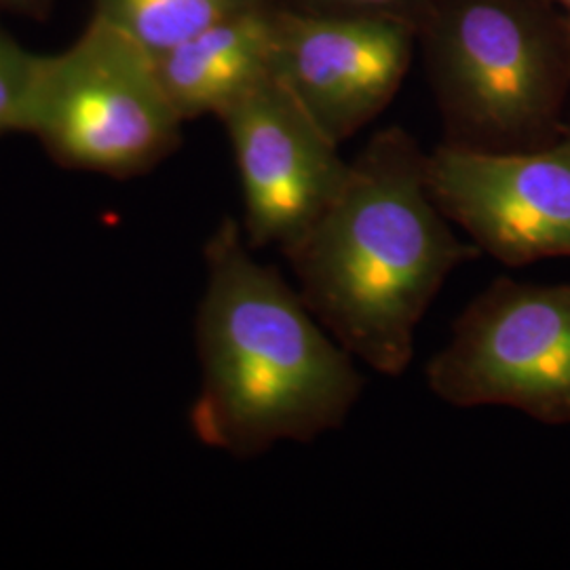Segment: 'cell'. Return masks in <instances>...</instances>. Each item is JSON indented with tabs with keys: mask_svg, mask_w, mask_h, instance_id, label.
Listing matches in <instances>:
<instances>
[{
	"mask_svg": "<svg viewBox=\"0 0 570 570\" xmlns=\"http://www.w3.org/2000/svg\"><path fill=\"white\" fill-rule=\"evenodd\" d=\"M204 256L202 385L190 406L197 440L249 459L279 442L311 444L343 428L364 391L355 357L277 268L252 256L233 218L212 233Z\"/></svg>",
	"mask_w": 570,
	"mask_h": 570,
	"instance_id": "obj_1",
	"label": "cell"
},
{
	"mask_svg": "<svg viewBox=\"0 0 570 570\" xmlns=\"http://www.w3.org/2000/svg\"><path fill=\"white\" fill-rule=\"evenodd\" d=\"M449 223L429 193L428 159L404 134L385 131L284 256L317 322L355 360L400 376L450 273L482 256Z\"/></svg>",
	"mask_w": 570,
	"mask_h": 570,
	"instance_id": "obj_2",
	"label": "cell"
},
{
	"mask_svg": "<svg viewBox=\"0 0 570 570\" xmlns=\"http://www.w3.org/2000/svg\"><path fill=\"white\" fill-rule=\"evenodd\" d=\"M183 122L155 56L91 18L68 49L41 56L20 131L63 167L131 178L178 146Z\"/></svg>",
	"mask_w": 570,
	"mask_h": 570,
	"instance_id": "obj_3",
	"label": "cell"
},
{
	"mask_svg": "<svg viewBox=\"0 0 570 570\" xmlns=\"http://www.w3.org/2000/svg\"><path fill=\"white\" fill-rule=\"evenodd\" d=\"M428 385L450 406H508L570 425V284H490L431 357Z\"/></svg>",
	"mask_w": 570,
	"mask_h": 570,
	"instance_id": "obj_4",
	"label": "cell"
},
{
	"mask_svg": "<svg viewBox=\"0 0 570 570\" xmlns=\"http://www.w3.org/2000/svg\"><path fill=\"white\" fill-rule=\"evenodd\" d=\"M433 202L508 266L570 258V138L541 148L446 144L428 159Z\"/></svg>",
	"mask_w": 570,
	"mask_h": 570,
	"instance_id": "obj_5",
	"label": "cell"
},
{
	"mask_svg": "<svg viewBox=\"0 0 570 570\" xmlns=\"http://www.w3.org/2000/svg\"><path fill=\"white\" fill-rule=\"evenodd\" d=\"M225 122L244 193V235L252 249L282 254L320 220L345 183V164L324 127L277 72L218 117Z\"/></svg>",
	"mask_w": 570,
	"mask_h": 570,
	"instance_id": "obj_6",
	"label": "cell"
},
{
	"mask_svg": "<svg viewBox=\"0 0 570 570\" xmlns=\"http://www.w3.org/2000/svg\"><path fill=\"white\" fill-rule=\"evenodd\" d=\"M446 98L461 146L513 150L550 119V68L537 37L501 2L473 0L450 23ZM454 144V142H452Z\"/></svg>",
	"mask_w": 570,
	"mask_h": 570,
	"instance_id": "obj_7",
	"label": "cell"
},
{
	"mask_svg": "<svg viewBox=\"0 0 570 570\" xmlns=\"http://www.w3.org/2000/svg\"><path fill=\"white\" fill-rule=\"evenodd\" d=\"M407 58L406 28L395 21L277 18L275 72L334 142L381 112Z\"/></svg>",
	"mask_w": 570,
	"mask_h": 570,
	"instance_id": "obj_8",
	"label": "cell"
},
{
	"mask_svg": "<svg viewBox=\"0 0 570 570\" xmlns=\"http://www.w3.org/2000/svg\"><path fill=\"white\" fill-rule=\"evenodd\" d=\"M277 18L254 7L218 21L155 58L184 121L216 115L275 72Z\"/></svg>",
	"mask_w": 570,
	"mask_h": 570,
	"instance_id": "obj_9",
	"label": "cell"
},
{
	"mask_svg": "<svg viewBox=\"0 0 570 570\" xmlns=\"http://www.w3.org/2000/svg\"><path fill=\"white\" fill-rule=\"evenodd\" d=\"M263 7V0H94V18L159 58L205 28Z\"/></svg>",
	"mask_w": 570,
	"mask_h": 570,
	"instance_id": "obj_10",
	"label": "cell"
},
{
	"mask_svg": "<svg viewBox=\"0 0 570 570\" xmlns=\"http://www.w3.org/2000/svg\"><path fill=\"white\" fill-rule=\"evenodd\" d=\"M41 56L0 28V136L20 131L39 75Z\"/></svg>",
	"mask_w": 570,
	"mask_h": 570,
	"instance_id": "obj_11",
	"label": "cell"
},
{
	"mask_svg": "<svg viewBox=\"0 0 570 570\" xmlns=\"http://www.w3.org/2000/svg\"><path fill=\"white\" fill-rule=\"evenodd\" d=\"M51 0H0V7L2 9H9V11H18L23 16H45L47 9H49Z\"/></svg>",
	"mask_w": 570,
	"mask_h": 570,
	"instance_id": "obj_12",
	"label": "cell"
},
{
	"mask_svg": "<svg viewBox=\"0 0 570 570\" xmlns=\"http://www.w3.org/2000/svg\"><path fill=\"white\" fill-rule=\"evenodd\" d=\"M338 2H346V4H357V7H387L397 0H338Z\"/></svg>",
	"mask_w": 570,
	"mask_h": 570,
	"instance_id": "obj_13",
	"label": "cell"
},
{
	"mask_svg": "<svg viewBox=\"0 0 570 570\" xmlns=\"http://www.w3.org/2000/svg\"><path fill=\"white\" fill-rule=\"evenodd\" d=\"M562 2H564V4H567V7L570 9V0H562Z\"/></svg>",
	"mask_w": 570,
	"mask_h": 570,
	"instance_id": "obj_14",
	"label": "cell"
}]
</instances>
